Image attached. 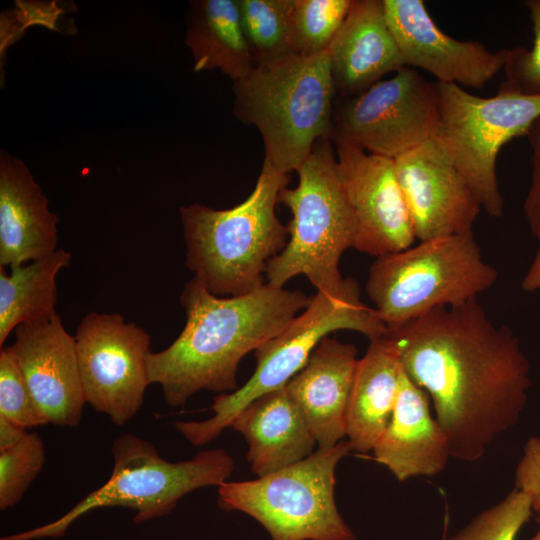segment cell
I'll use <instances>...</instances> for the list:
<instances>
[{
  "instance_id": "obj_1",
  "label": "cell",
  "mask_w": 540,
  "mask_h": 540,
  "mask_svg": "<svg viewBox=\"0 0 540 540\" xmlns=\"http://www.w3.org/2000/svg\"><path fill=\"white\" fill-rule=\"evenodd\" d=\"M385 335L406 375L432 400L451 457L479 460L518 422L531 365L512 330L496 327L477 299L435 308Z\"/></svg>"
},
{
  "instance_id": "obj_2",
  "label": "cell",
  "mask_w": 540,
  "mask_h": 540,
  "mask_svg": "<svg viewBox=\"0 0 540 540\" xmlns=\"http://www.w3.org/2000/svg\"><path fill=\"white\" fill-rule=\"evenodd\" d=\"M309 299L269 284L219 297L191 279L180 295L185 326L169 347L149 354V383L161 386L170 407H183L200 390L234 392L242 358L278 335Z\"/></svg>"
},
{
  "instance_id": "obj_3",
  "label": "cell",
  "mask_w": 540,
  "mask_h": 540,
  "mask_svg": "<svg viewBox=\"0 0 540 540\" xmlns=\"http://www.w3.org/2000/svg\"><path fill=\"white\" fill-rule=\"evenodd\" d=\"M288 180L264 159L254 190L242 203L223 210L200 203L180 207L186 266L209 292L235 297L264 285L268 263L289 238L276 215Z\"/></svg>"
},
{
  "instance_id": "obj_4",
  "label": "cell",
  "mask_w": 540,
  "mask_h": 540,
  "mask_svg": "<svg viewBox=\"0 0 540 540\" xmlns=\"http://www.w3.org/2000/svg\"><path fill=\"white\" fill-rule=\"evenodd\" d=\"M232 89L234 116L259 131L264 159L281 173L296 171L317 141L331 138L336 90L329 48L255 65Z\"/></svg>"
},
{
  "instance_id": "obj_5",
  "label": "cell",
  "mask_w": 540,
  "mask_h": 540,
  "mask_svg": "<svg viewBox=\"0 0 540 540\" xmlns=\"http://www.w3.org/2000/svg\"><path fill=\"white\" fill-rule=\"evenodd\" d=\"M336 330H353L370 341L387 333L374 308L361 302L360 287L353 278H345L336 293L317 291L300 315L261 344L255 350L256 369L252 376L234 392L216 396L210 418L178 421L175 428L195 446L215 440L249 403L284 387L304 367L318 344Z\"/></svg>"
},
{
  "instance_id": "obj_6",
  "label": "cell",
  "mask_w": 540,
  "mask_h": 540,
  "mask_svg": "<svg viewBox=\"0 0 540 540\" xmlns=\"http://www.w3.org/2000/svg\"><path fill=\"white\" fill-rule=\"evenodd\" d=\"M113 470L110 478L55 521L0 540L60 538L82 515L98 508L133 509L134 523H143L174 510L186 494L227 481L234 460L224 449L198 452L192 459L170 462L149 441L124 433L113 441Z\"/></svg>"
},
{
  "instance_id": "obj_7",
  "label": "cell",
  "mask_w": 540,
  "mask_h": 540,
  "mask_svg": "<svg viewBox=\"0 0 540 540\" xmlns=\"http://www.w3.org/2000/svg\"><path fill=\"white\" fill-rule=\"evenodd\" d=\"M296 172L298 185L283 188L279 196L292 219L286 225V246L268 263L267 284L283 288L302 274L317 291L336 293L344 283L340 259L354 247L357 227L341 188L330 139L317 141Z\"/></svg>"
},
{
  "instance_id": "obj_8",
  "label": "cell",
  "mask_w": 540,
  "mask_h": 540,
  "mask_svg": "<svg viewBox=\"0 0 540 540\" xmlns=\"http://www.w3.org/2000/svg\"><path fill=\"white\" fill-rule=\"evenodd\" d=\"M498 279L473 232L421 241L376 258L366 281L374 310L387 330L438 308L477 299Z\"/></svg>"
},
{
  "instance_id": "obj_9",
  "label": "cell",
  "mask_w": 540,
  "mask_h": 540,
  "mask_svg": "<svg viewBox=\"0 0 540 540\" xmlns=\"http://www.w3.org/2000/svg\"><path fill=\"white\" fill-rule=\"evenodd\" d=\"M351 449L347 440L249 481L218 487V505L257 520L272 540H346L354 534L335 502V470Z\"/></svg>"
},
{
  "instance_id": "obj_10",
  "label": "cell",
  "mask_w": 540,
  "mask_h": 540,
  "mask_svg": "<svg viewBox=\"0 0 540 540\" xmlns=\"http://www.w3.org/2000/svg\"><path fill=\"white\" fill-rule=\"evenodd\" d=\"M439 108L437 137L481 208L493 218L504 213L496 163L501 148L526 136L540 116V95H525L501 83L496 95L480 97L463 87L435 82Z\"/></svg>"
},
{
  "instance_id": "obj_11",
  "label": "cell",
  "mask_w": 540,
  "mask_h": 540,
  "mask_svg": "<svg viewBox=\"0 0 540 540\" xmlns=\"http://www.w3.org/2000/svg\"><path fill=\"white\" fill-rule=\"evenodd\" d=\"M334 106L331 140L394 159L439 130L435 83L405 66L363 93Z\"/></svg>"
},
{
  "instance_id": "obj_12",
  "label": "cell",
  "mask_w": 540,
  "mask_h": 540,
  "mask_svg": "<svg viewBox=\"0 0 540 540\" xmlns=\"http://www.w3.org/2000/svg\"><path fill=\"white\" fill-rule=\"evenodd\" d=\"M86 403L122 426L140 410L149 383L150 335L121 314L91 312L75 334Z\"/></svg>"
},
{
  "instance_id": "obj_13",
  "label": "cell",
  "mask_w": 540,
  "mask_h": 540,
  "mask_svg": "<svg viewBox=\"0 0 540 540\" xmlns=\"http://www.w3.org/2000/svg\"><path fill=\"white\" fill-rule=\"evenodd\" d=\"M335 145L339 181L356 220L353 248L378 258L411 247L416 238L394 160Z\"/></svg>"
},
{
  "instance_id": "obj_14",
  "label": "cell",
  "mask_w": 540,
  "mask_h": 540,
  "mask_svg": "<svg viewBox=\"0 0 540 540\" xmlns=\"http://www.w3.org/2000/svg\"><path fill=\"white\" fill-rule=\"evenodd\" d=\"M393 160L416 240L473 232L481 205L437 136Z\"/></svg>"
},
{
  "instance_id": "obj_15",
  "label": "cell",
  "mask_w": 540,
  "mask_h": 540,
  "mask_svg": "<svg viewBox=\"0 0 540 540\" xmlns=\"http://www.w3.org/2000/svg\"><path fill=\"white\" fill-rule=\"evenodd\" d=\"M389 28L406 66L420 68L437 82L482 89L503 70L507 49L444 33L422 0H383Z\"/></svg>"
},
{
  "instance_id": "obj_16",
  "label": "cell",
  "mask_w": 540,
  "mask_h": 540,
  "mask_svg": "<svg viewBox=\"0 0 540 540\" xmlns=\"http://www.w3.org/2000/svg\"><path fill=\"white\" fill-rule=\"evenodd\" d=\"M14 332L15 341L8 349L48 424L77 426L86 401L75 337L65 330L57 314L21 324Z\"/></svg>"
},
{
  "instance_id": "obj_17",
  "label": "cell",
  "mask_w": 540,
  "mask_h": 540,
  "mask_svg": "<svg viewBox=\"0 0 540 540\" xmlns=\"http://www.w3.org/2000/svg\"><path fill=\"white\" fill-rule=\"evenodd\" d=\"M358 361L354 345L327 336L285 385L311 429L317 448H331L346 437Z\"/></svg>"
},
{
  "instance_id": "obj_18",
  "label": "cell",
  "mask_w": 540,
  "mask_h": 540,
  "mask_svg": "<svg viewBox=\"0 0 540 540\" xmlns=\"http://www.w3.org/2000/svg\"><path fill=\"white\" fill-rule=\"evenodd\" d=\"M329 55L336 94L341 98L357 96L406 66L387 23L383 0H353Z\"/></svg>"
},
{
  "instance_id": "obj_19",
  "label": "cell",
  "mask_w": 540,
  "mask_h": 540,
  "mask_svg": "<svg viewBox=\"0 0 540 540\" xmlns=\"http://www.w3.org/2000/svg\"><path fill=\"white\" fill-rule=\"evenodd\" d=\"M372 451L400 482L435 476L451 457L447 438L431 414L429 395L404 370L392 416Z\"/></svg>"
},
{
  "instance_id": "obj_20",
  "label": "cell",
  "mask_w": 540,
  "mask_h": 540,
  "mask_svg": "<svg viewBox=\"0 0 540 540\" xmlns=\"http://www.w3.org/2000/svg\"><path fill=\"white\" fill-rule=\"evenodd\" d=\"M58 218L22 160L0 156V267L42 259L58 244Z\"/></svg>"
},
{
  "instance_id": "obj_21",
  "label": "cell",
  "mask_w": 540,
  "mask_h": 540,
  "mask_svg": "<svg viewBox=\"0 0 540 540\" xmlns=\"http://www.w3.org/2000/svg\"><path fill=\"white\" fill-rule=\"evenodd\" d=\"M231 427L244 436L248 444L247 460L258 477L307 458L317 445L285 386L249 403Z\"/></svg>"
},
{
  "instance_id": "obj_22",
  "label": "cell",
  "mask_w": 540,
  "mask_h": 540,
  "mask_svg": "<svg viewBox=\"0 0 540 540\" xmlns=\"http://www.w3.org/2000/svg\"><path fill=\"white\" fill-rule=\"evenodd\" d=\"M402 373L395 342L387 335L371 340L358 361L347 412L346 437L352 451L373 450L392 416Z\"/></svg>"
},
{
  "instance_id": "obj_23",
  "label": "cell",
  "mask_w": 540,
  "mask_h": 540,
  "mask_svg": "<svg viewBox=\"0 0 540 540\" xmlns=\"http://www.w3.org/2000/svg\"><path fill=\"white\" fill-rule=\"evenodd\" d=\"M185 43L195 72L218 69L235 82L254 67L237 0L191 1Z\"/></svg>"
},
{
  "instance_id": "obj_24",
  "label": "cell",
  "mask_w": 540,
  "mask_h": 540,
  "mask_svg": "<svg viewBox=\"0 0 540 540\" xmlns=\"http://www.w3.org/2000/svg\"><path fill=\"white\" fill-rule=\"evenodd\" d=\"M71 254L58 248L50 255L11 267H0V346L21 324L50 319L57 313L56 277L70 264Z\"/></svg>"
},
{
  "instance_id": "obj_25",
  "label": "cell",
  "mask_w": 540,
  "mask_h": 540,
  "mask_svg": "<svg viewBox=\"0 0 540 540\" xmlns=\"http://www.w3.org/2000/svg\"><path fill=\"white\" fill-rule=\"evenodd\" d=\"M237 4L254 66L294 54L291 36L295 0H237Z\"/></svg>"
},
{
  "instance_id": "obj_26",
  "label": "cell",
  "mask_w": 540,
  "mask_h": 540,
  "mask_svg": "<svg viewBox=\"0 0 540 540\" xmlns=\"http://www.w3.org/2000/svg\"><path fill=\"white\" fill-rule=\"evenodd\" d=\"M352 4L353 0H295L293 53L311 56L328 50Z\"/></svg>"
},
{
  "instance_id": "obj_27",
  "label": "cell",
  "mask_w": 540,
  "mask_h": 540,
  "mask_svg": "<svg viewBox=\"0 0 540 540\" xmlns=\"http://www.w3.org/2000/svg\"><path fill=\"white\" fill-rule=\"evenodd\" d=\"M45 464V447L36 432L0 451V510L17 505Z\"/></svg>"
},
{
  "instance_id": "obj_28",
  "label": "cell",
  "mask_w": 540,
  "mask_h": 540,
  "mask_svg": "<svg viewBox=\"0 0 540 540\" xmlns=\"http://www.w3.org/2000/svg\"><path fill=\"white\" fill-rule=\"evenodd\" d=\"M532 511L531 498L514 488L504 499L482 511L448 540H515Z\"/></svg>"
},
{
  "instance_id": "obj_29",
  "label": "cell",
  "mask_w": 540,
  "mask_h": 540,
  "mask_svg": "<svg viewBox=\"0 0 540 540\" xmlns=\"http://www.w3.org/2000/svg\"><path fill=\"white\" fill-rule=\"evenodd\" d=\"M0 417L26 430L48 424L8 347L0 350Z\"/></svg>"
},
{
  "instance_id": "obj_30",
  "label": "cell",
  "mask_w": 540,
  "mask_h": 540,
  "mask_svg": "<svg viewBox=\"0 0 540 540\" xmlns=\"http://www.w3.org/2000/svg\"><path fill=\"white\" fill-rule=\"evenodd\" d=\"M525 6L532 22V47L507 49L503 83L525 95H540V0L525 1Z\"/></svg>"
},
{
  "instance_id": "obj_31",
  "label": "cell",
  "mask_w": 540,
  "mask_h": 540,
  "mask_svg": "<svg viewBox=\"0 0 540 540\" xmlns=\"http://www.w3.org/2000/svg\"><path fill=\"white\" fill-rule=\"evenodd\" d=\"M526 137L532 153V169L523 212L531 234L540 240V116L533 122Z\"/></svg>"
},
{
  "instance_id": "obj_32",
  "label": "cell",
  "mask_w": 540,
  "mask_h": 540,
  "mask_svg": "<svg viewBox=\"0 0 540 540\" xmlns=\"http://www.w3.org/2000/svg\"><path fill=\"white\" fill-rule=\"evenodd\" d=\"M515 488L532 500L533 510L540 505V437H530L515 470Z\"/></svg>"
},
{
  "instance_id": "obj_33",
  "label": "cell",
  "mask_w": 540,
  "mask_h": 540,
  "mask_svg": "<svg viewBox=\"0 0 540 540\" xmlns=\"http://www.w3.org/2000/svg\"><path fill=\"white\" fill-rule=\"evenodd\" d=\"M28 430L0 417V451L19 443Z\"/></svg>"
},
{
  "instance_id": "obj_34",
  "label": "cell",
  "mask_w": 540,
  "mask_h": 540,
  "mask_svg": "<svg viewBox=\"0 0 540 540\" xmlns=\"http://www.w3.org/2000/svg\"><path fill=\"white\" fill-rule=\"evenodd\" d=\"M521 287L526 292L540 289V246L521 281Z\"/></svg>"
},
{
  "instance_id": "obj_35",
  "label": "cell",
  "mask_w": 540,
  "mask_h": 540,
  "mask_svg": "<svg viewBox=\"0 0 540 540\" xmlns=\"http://www.w3.org/2000/svg\"><path fill=\"white\" fill-rule=\"evenodd\" d=\"M533 511L536 512V522L538 523V529L532 537L526 540H540V505Z\"/></svg>"
},
{
  "instance_id": "obj_36",
  "label": "cell",
  "mask_w": 540,
  "mask_h": 540,
  "mask_svg": "<svg viewBox=\"0 0 540 540\" xmlns=\"http://www.w3.org/2000/svg\"><path fill=\"white\" fill-rule=\"evenodd\" d=\"M346 540H357V539H356L355 536H352V537H350V538H348V539H346Z\"/></svg>"
}]
</instances>
